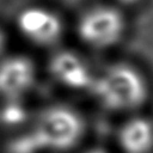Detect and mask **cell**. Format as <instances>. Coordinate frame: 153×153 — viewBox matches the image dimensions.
Wrapping results in <instances>:
<instances>
[{"label": "cell", "instance_id": "cell-1", "mask_svg": "<svg viewBox=\"0 0 153 153\" xmlns=\"http://www.w3.org/2000/svg\"><path fill=\"white\" fill-rule=\"evenodd\" d=\"M88 93L104 110L131 115L148 102L151 86L140 68L117 61L96 72Z\"/></svg>", "mask_w": 153, "mask_h": 153}, {"label": "cell", "instance_id": "cell-2", "mask_svg": "<svg viewBox=\"0 0 153 153\" xmlns=\"http://www.w3.org/2000/svg\"><path fill=\"white\" fill-rule=\"evenodd\" d=\"M85 133L86 123L79 111L54 104L37 115L27 137L32 151L66 153L79 146Z\"/></svg>", "mask_w": 153, "mask_h": 153}, {"label": "cell", "instance_id": "cell-3", "mask_svg": "<svg viewBox=\"0 0 153 153\" xmlns=\"http://www.w3.org/2000/svg\"><path fill=\"white\" fill-rule=\"evenodd\" d=\"M127 27V18L121 8L106 4L86 8L75 23L79 41L93 50H108L120 44Z\"/></svg>", "mask_w": 153, "mask_h": 153}, {"label": "cell", "instance_id": "cell-4", "mask_svg": "<svg viewBox=\"0 0 153 153\" xmlns=\"http://www.w3.org/2000/svg\"><path fill=\"white\" fill-rule=\"evenodd\" d=\"M19 36L37 48H54L65 33L62 17L53 8L32 4L20 8L14 18Z\"/></svg>", "mask_w": 153, "mask_h": 153}, {"label": "cell", "instance_id": "cell-5", "mask_svg": "<svg viewBox=\"0 0 153 153\" xmlns=\"http://www.w3.org/2000/svg\"><path fill=\"white\" fill-rule=\"evenodd\" d=\"M38 68L22 53H7L0 59V100H23L35 87Z\"/></svg>", "mask_w": 153, "mask_h": 153}, {"label": "cell", "instance_id": "cell-6", "mask_svg": "<svg viewBox=\"0 0 153 153\" xmlns=\"http://www.w3.org/2000/svg\"><path fill=\"white\" fill-rule=\"evenodd\" d=\"M47 67L49 75L57 85L74 92H88L96 74L80 54L69 49L55 50Z\"/></svg>", "mask_w": 153, "mask_h": 153}, {"label": "cell", "instance_id": "cell-7", "mask_svg": "<svg viewBox=\"0 0 153 153\" xmlns=\"http://www.w3.org/2000/svg\"><path fill=\"white\" fill-rule=\"evenodd\" d=\"M116 143L121 153H153V118L129 115L117 129Z\"/></svg>", "mask_w": 153, "mask_h": 153}, {"label": "cell", "instance_id": "cell-8", "mask_svg": "<svg viewBox=\"0 0 153 153\" xmlns=\"http://www.w3.org/2000/svg\"><path fill=\"white\" fill-rule=\"evenodd\" d=\"M8 45H10L8 33L4 29V26L0 25V59L8 53Z\"/></svg>", "mask_w": 153, "mask_h": 153}, {"label": "cell", "instance_id": "cell-9", "mask_svg": "<svg viewBox=\"0 0 153 153\" xmlns=\"http://www.w3.org/2000/svg\"><path fill=\"white\" fill-rule=\"evenodd\" d=\"M145 0H115L118 7H135L143 2Z\"/></svg>", "mask_w": 153, "mask_h": 153}, {"label": "cell", "instance_id": "cell-10", "mask_svg": "<svg viewBox=\"0 0 153 153\" xmlns=\"http://www.w3.org/2000/svg\"><path fill=\"white\" fill-rule=\"evenodd\" d=\"M79 153H110V152L102 146H90L81 149Z\"/></svg>", "mask_w": 153, "mask_h": 153}]
</instances>
